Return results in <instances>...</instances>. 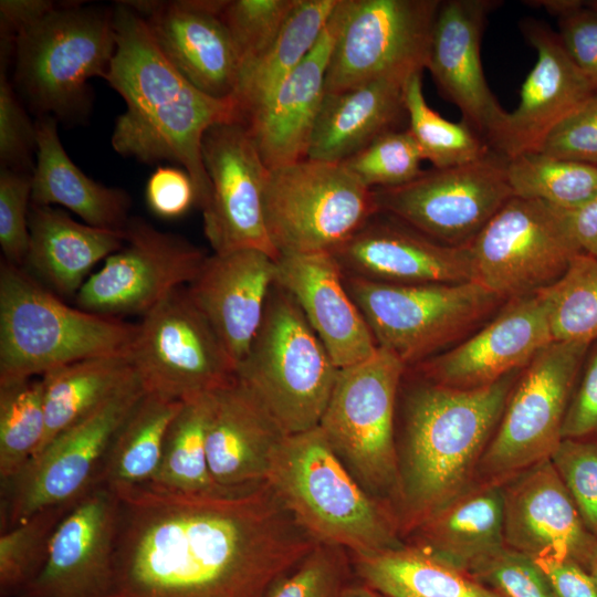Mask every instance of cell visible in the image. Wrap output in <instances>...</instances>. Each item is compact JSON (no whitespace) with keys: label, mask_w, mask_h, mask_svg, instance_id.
<instances>
[{"label":"cell","mask_w":597,"mask_h":597,"mask_svg":"<svg viewBox=\"0 0 597 597\" xmlns=\"http://www.w3.org/2000/svg\"><path fill=\"white\" fill-rule=\"evenodd\" d=\"M112 490L106 597H265L317 544L268 482L220 495Z\"/></svg>","instance_id":"6da1fadb"},{"label":"cell","mask_w":597,"mask_h":597,"mask_svg":"<svg viewBox=\"0 0 597 597\" xmlns=\"http://www.w3.org/2000/svg\"><path fill=\"white\" fill-rule=\"evenodd\" d=\"M504 491V542L533 558H567L590 573L597 537L589 532L551 459L513 475Z\"/></svg>","instance_id":"44dd1931"},{"label":"cell","mask_w":597,"mask_h":597,"mask_svg":"<svg viewBox=\"0 0 597 597\" xmlns=\"http://www.w3.org/2000/svg\"><path fill=\"white\" fill-rule=\"evenodd\" d=\"M116 52L105 78L126 108L115 123L114 150L140 163L182 166L195 185L197 206L210 184L201 144L213 125L239 122L235 101L212 97L184 77L165 57L143 18L126 2L113 8Z\"/></svg>","instance_id":"7a4b0ae2"},{"label":"cell","mask_w":597,"mask_h":597,"mask_svg":"<svg viewBox=\"0 0 597 597\" xmlns=\"http://www.w3.org/2000/svg\"><path fill=\"white\" fill-rule=\"evenodd\" d=\"M80 500L40 510L23 522L1 532V597H19L38 576L46 561L57 526Z\"/></svg>","instance_id":"7bdbcfd3"},{"label":"cell","mask_w":597,"mask_h":597,"mask_svg":"<svg viewBox=\"0 0 597 597\" xmlns=\"http://www.w3.org/2000/svg\"><path fill=\"white\" fill-rule=\"evenodd\" d=\"M266 482L317 543L350 555L404 545L395 513L359 484L318 426L284 438Z\"/></svg>","instance_id":"277c9868"},{"label":"cell","mask_w":597,"mask_h":597,"mask_svg":"<svg viewBox=\"0 0 597 597\" xmlns=\"http://www.w3.org/2000/svg\"><path fill=\"white\" fill-rule=\"evenodd\" d=\"M475 281L502 301L555 283L580 253L559 208L513 196L469 244Z\"/></svg>","instance_id":"9a60e30c"},{"label":"cell","mask_w":597,"mask_h":597,"mask_svg":"<svg viewBox=\"0 0 597 597\" xmlns=\"http://www.w3.org/2000/svg\"><path fill=\"white\" fill-rule=\"evenodd\" d=\"M210 394L182 401L168 427L160 464L149 484L186 494L238 493L220 488L210 473L206 447Z\"/></svg>","instance_id":"74e56055"},{"label":"cell","mask_w":597,"mask_h":597,"mask_svg":"<svg viewBox=\"0 0 597 597\" xmlns=\"http://www.w3.org/2000/svg\"><path fill=\"white\" fill-rule=\"evenodd\" d=\"M45 432L41 377L0 385V479L18 474L35 455Z\"/></svg>","instance_id":"b9f144b4"},{"label":"cell","mask_w":597,"mask_h":597,"mask_svg":"<svg viewBox=\"0 0 597 597\" xmlns=\"http://www.w3.org/2000/svg\"><path fill=\"white\" fill-rule=\"evenodd\" d=\"M343 597H381L378 593L356 580L353 582L345 590Z\"/></svg>","instance_id":"94428289"},{"label":"cell","mask_w":597,"mask_h":597,"mask_svg":"<svg viewBox=\"0 0 597 597\" xmlns=\"http://www.w3.org/2000/svg\"><path fill=\"white\" fill-rule=\"evenodd\" d=\"M425 160L411 133L388 132L342 161L369 189L392 188L410 182L423 170Z\"/></svg>","instance_id":"ee69618b"},{"label":"cell","mask_w":597,"mask_h":597,"mask_svg":"<svg viewBox=\"0 0 597 597\" xmlns=\"http://www.w3.org/2000/svg\"><path fill=\"white\" fill-rule=\"evenodd\" d=\"M339 0H298L270 46L242 69L233 95L239 122L259 106L312 51Z\"/></svg>","instance_id":"d590c367"},{"label":"cell","mask_w":597,"mask_h":597,"mask_svg":"<svg viewBox=\"0 0 597 597\" xmlns=\"http://www.w3.org/2000/svg\"><path fill=\"white\" fill-rule=\"evenodd\" d=\"M406 82L378 80L326 93L307 158L342 163L379 136L396 130L402 116H407L404 101Z\"/></svg>","instance_id":"4dcf8cb0"},{"label":"cell","mask_w":597,"mask_h":597,"mask_svg":"<svg viewBox=\"0 0 597 597\" xmlns=\"http://www.w3.org/2000/svg\"><path fill=\"white\" fill-rule=\"evenodd\" d=\"M138 324L71 307L24 268L0 263V385L128 353Z\"/></svg>","instance_id":"5b68a950"},{"label":"cell","mask_w":597,"mask_h":597,"mask_svg":"<svg viewBox=\"0 0 597 597\" xmlns=\"http://www.w3.org/2000/svg\"><path fill=\"white\" fill-rule=\"evenodd\" d=\"M276 280V259L256 249L208 255L187 291L235 365L262 323Z\"/></svg>","instance_id":"4316f807"},{"label":"cell","mask_w":597,"mask_h":597,"mask_svg":"<svg viewBox=\"0 0 597 597\" xmlns=\"http://www.w3.org/2000/svg\"><path fill=\"white\" fill-rule=\"evenodd\" d=\"M331 254L344 274L390 284L475 281L469 245L438 242L402 221L375 213Z\"/></svg>","instance_id":"7402d4cb"},{"label":"cell","mask_w":597,"mask_h":597,"mask_svg":"<svg viewBox=\"0 0 597 597\" xmlns=\"http://www.w3.org/2000/svg\"><path fill=\"white\" fill-rule=\"evenodd\" d=\"M210 190L201 207L203 231L213 253L261 250L279 258L270 241L264 192L270 169L241 122L210 127L201 144Z\"/></svg>","instance_id":"ac0fdd59"},{"label":"cell","mask_w":597,"mask_h":597,"mask_svg":"<svg viewBox=\"0 0 597 597\" xmlns=\"http://www.w3.org/2000/svg\"><path fill=\"white\" fill-rule=\"evenodd\" d=\"M589 574L593 577V579H594V582H595V584L597 586V559H596V562H595V564H594V566H593Z\"/></svg>","instance_id":"6125c7cd"},{"label":"cell","mask_w":597,"mask_h":597,"mask_svg":"<svg viewBox=\"0 0 597 597\" xmlns=\"http://www.w3.org/2000/svg\"><path fill=\"white\" fill-rule=\"evenodd\" d=\"M29 233L25 270L62 296H76L92 268L125 241L124 231L80 223L60 208L33 203Z\"/></svg>","instance_id":"f546056e"},{"label":"cell","mask_w":597,"mask_h":597,"mask_svg":"<svg viewBox=\"0 0 597 597\" xmlns=\"http://www.w3.org/2000/svg\"><path fill=\"white\" fill-rule=\"evenodd\" d=\"M31 203L71 210L88 226L124 231L130 217L127 191L87 177L69 157L57 133V121L39 117Z\"/></svg>","instance_id":"1f68e13d"},{"label":"cell","mask_w":597,"mask_h":597,"mask_svg":"<svg viewBox=\"0 0 597 597\" xmlns=\"http://www.w3.org/2000/svg\"><path fill=\"white\" fill-rule=\"evenodd\" d=\"M559 210L579 251L597 258V198L576 209Z\"/></svg>","instance_id":"680465c9"},{"label":"cell","mask_w":597,"mask_h":597,"mask_svg":"<svg viewBox=\"0 0 597 597\" xmlns=\"http://www.w3.org/2000/svg\"><path fill=\"white\" fill-rule=\"evenodd\" d=\"M493 0L441 1L427 70L440 92L462 113L463 122L488 145L501 128L504 111L490 90L481 63V39Z\"/></svg>","instance_id":"603a6c76"},{"label":"cell","mask_w":597,"mask_h":597,"mask_svg":"<svg viewBox=\"0 0 597 597\" xmlns=\"http://www.w3.org/2000/svg\"><path fill=\"white\" fill-rule=\"evenodd\" d=\"M585 1L579 0H547L537 1V6L544 7L551 14L563 17L566 13L579 8Z\"/></svg>","instance_id":"91938a15"},{"label":"cell","mask_w":597,"mask_h":597,"mask_svg":"<svg viewBox=\"0 0 597 597\" xmlns=\"http://www.w3.org/2000/svg\"><path fill=\"white\" fill-rule=\"evenodd\" d=\"M563 439H597V339L587 349L562 428Z\"/></svg>","instance_id":"f5cc1de1"},{"label":"cell","mask_w":597,"mask_h":597,"mask_svg":"<svg viewBox=\"0 0 597 597\" xmlns=\"http://www.w3.org/2000/svg\"><path fill=\"white\" fill-rule=\"evenodd\" d=\"M343 14L344 0H339L312 51L269 97L241 119L269 169L307 158Z\"/></svg>","instance_id":"484cf974"},{"label":"cell","mask_w":597,"mask_h":597,"mask_svg":"<svg viewBox=\"0 0 597 597\" xmlns=\"http://www.w3.org/2000/svg\"><path fill=\"white\" fill-rule=\"evenodd\" d=\"M522 29L537 60L522 85L517 107L506 113L489 144L506 159L540 151L552 130L597 92L568 56L556 32L537 21H526Z\"/></svg>","instance_id":"cb8c5ba5"},{"label":"cell","mask_w":597,"mask_h":597,"mask_svg":"<svg viewBox=\"0 0 597 597\" xmlns=\"http://www.w3.org/2000/svg\"><path fill=\"white\" fill-rule=\"evenodd\" d=\"M286 436L237 378L210 394L207 458L220 488L239 492L266 482L274 453Z\"/></svg>","instance_id":"f1b7e54d"},{"label":"cell","mask_w":597,"mask_h":597,"mask_svg":"<svg viewBox=\"0 0 597 597\" xmlns=\"http://www.w3.org/2000/svg\"><path fill=\"white\" fill-rule=\"evenodd\" d=\"M182 401L145 392L118 429L100 476L111 489L153 482L165 437Z\"/></svg>","instance_id":"8d00e7d4"},{"label":"cell","mask_w":597,"mask_h":597,"mask_svg":"<svg viewBox=\"0 0 597 597\" xmlns=\"http://www.w3.org/2000/svg\"><path fill=\"white\" fill-rule=\"evenodd\" d=\"M145 198L149 210L163 219L179 218L197 203L188 172L170 166H159L149 176Z\"/></svg>","instance_id":"db71d44e"},{"label":"cell","mask_w":597,"mask_h":597,"mask_svg":"<svg viewBox=\"0 0 597 597\" xmlns=\"http://www.w3.org/2000/svg\"><path fill=\"white\" fill-rule=\"evenodd\" d=\"M440 0H344L326 93L368 82H406L427 69Z\"/></svg>","instance_id":"4fadbf2b"},{"label":"cell","mask_w":597,"mask_h":597,"mask_svg":"<svg viewBox=\"0 0 597 597\" xmlns=\"http://www.w3.org/2000/svg\"><path fill=\"white\" fill-rule=\"evenodd\" d=\"M348 551L317 543L287 574L281 577L265 597H343L353 580Z\"/></svg>","instance_id":"f6af8a7d"},{"label":"cell","mask_w":597,"mask_h":597,"mask_svg":"<svg viewBox=\"0 0 597 597\" xmlns=\"http://www.w3.org/2000/svg\"><path fill=\"white\" fill-rule=\"evenodd\" d=\"M378 347L416 366L464 336L504 303L478 281L390 284L344 274Z\"/></svg>","instance_id":"9c48e42d"},{"label":"cell","mask_w":597,"mask_h":597,"mask_svg":"<svg viewBox=\"0 0 597 597\" xmlns=\"http://www.w3.org/2000/svg\"><path fill=\"white\" fill-rule=\"evenodd\" d=\"M558 38L576 66L597 86V10L586 1L558 18Z\"/></svg>","instance_id":"11a10c76"},{"label":"cell","mask_w":597,"mask_h":597,"mask_svg":"<svg viewBox=\"0 0 597 597\" xmlns=\"http://www.w3.org/2000/svg\"><path fill=\"white\" fill-rule=\"evenodd\" d=\"M549 459L584 524L597 537V439H562Z\"/></svg>","instance_id":"7dc6e473"},{"label":"cell","mask_w":597,"mask_h":597,"mask_svg":"<svg viewBox=\"0 0 597 597\" xmlns=\"http://www.w3.org/2000/svg\"><path fill=\"white\" fill-rule=\"evenodd\" d=\"M586 4L597 10V0L586 1Z\"/></svg>","instance_id":"be15d7a7"},{"label":"cell","mask_w":597,"mask_h":597,"mask_svg":"<svg viewBox=\"0 0 597 597\" xmlns=\"http://www.w3.org/2000/svg\"><path fill=\"white\" fill-rule=\"evenodd\" d=\"M589 345L553 341L523 368L478 467L489 481L551 458Z\"/></svg>","instance_id":"7c38bea8"},{"label":"cell","mask_w":597,"mask_h":597,"mask_svg":"<svg viewBox=\"0 0 597 597\" xmlns=\"http://www.w3.org/2000/svg\"><path fill=\"white\" fill-rule=\"evenodd\" d=\"M56 7V2L50 0H1V46L12 48L13 39L20 31L40 21Z\"/></svg>","instance_id":"6f0895ef"},{"label":"cell","mask_w":597,"mask_h":597,"mask_svg":"<svg viewBox=\"0 0 597 597\" xmlns=\"http://www.w3.org/2000/svg\"><path fill=\"white\" fill-rule=\"evenodd\" d=\"M297 1H224L221 15L238 49L241 71L270 46Z\"/></svg>","instance_id":"bcb514c9"},{"label":"cell","mask_w":597,"mask_h":597,"mask_svg":"<svg viewBox=\"0 0 597 597\" xmlns=\"http://www.w3.org/2000/svg\"><path fill=\"white\" fill-rule=\"evenodd\" d=\"M32 174L0 170V247L4 260L24 266L29 249Z\"/></svg>","instance_id":"681fc988"},{"label":"cell","mask_w":597,"mask_h":597,"mask_svg":"<svg viewBox=\"0 0 597 597\" xmlns=\"http://www.w3.org/2000/svg\"><path fill=\"white\" fill-rule=\"evenodd\" d=\"M537 293L554 342L591 344L597 339V258L576 254L563 275Z\"/></svg>","instance_id":"60d3db41"},{"label":"cell","mask_w":597,"mask_h":597,"mask_svg":"<svg viewBox=\"0 0 597 597\" xmlns=\"http://www.w3.org/2000/svg\"><path fill=\"white\" fill-rule=\"evenodd\" d=\"M406 368L378 347L367 359L338 369L318 425L353 476L385 505H397L399 498L395 405Z\"/></svg>","instance_id":"ba28073f"},{"label":"cell","mask_w":597,"mask_h":597,"mask_svg":"<svg viewBox=\"0 0 597 597\" xmlns=\"http://www.w3.org/2000/svg\"><path fill=\"white\" fill-rule=\"evenodd\" d=\"M275 282L296 302L338 369L377 350L376 339L331 253L280 255Z\"/></svg>","instance_id":"83f0119b"},{"label":"cell","mask_w":597,"mask_h":597,"mask_svg":"<svg viewBox=\"0 0 597 597\" xmlns=\"http://www.w3.org/2000/svg\"><path fill=\"white\" fill-rule=\"evenodd\" d=\"M36 154V126L7 74L0 73V164L1 168L32 174Z\"/></svg>","instance_id":"f907efd6"},{"label":"cell","mask_w":597,"mask_h":597,"mask_svg":"<svg viewBox=\"0 0 597 597\" xmlns=\"http://www.w3.org/2000/svg\"><path fill=\"white\" fill-rule=\"evenodd\" d=\"M506 161L491 150L464 165L423 170L398 187L373 189L378 212L438 242L469 245L513 197Z\"/></svg>","instance_id":"2e32d148"},{"label":"cell","mask_w":597,"mask_h":597,"mask_svg":"<svg viewBox=\"0 0 597 597\" xmlns=\"http://www.w3.org/2000/svg\"><path fill=\"white\" fill-rule=\"evenodd\" d=\"M415 531L418 546L469 573L505 546L503 482L470 486Z\"/></svg>","instance_id":"d6a6232c"},{"label":"cell","mask_w":597,"mask_h":597,"mask_svg":"<svg viewBox=\"0 0 597 597\" xmlns=\"http://www.w3.org/2000/svg\"><path fill=\"white\" fill-rule=\"evenodd\" d=\"M540 151L597 165V92L552 130Z\"/></svg>","instance_id":"816d5d0a"},{"label":"cell","mask_w":597,"mask_h":597,"mask_svg":"<svg viewBox=\"0 0 597 597\" xmlns=\"http://www.w3.org/2000/svg\"><path fill=\"white\" fill-rule=\"evenodd\" d=\"M123 247L105 259L77 292V307L105 316L145 314L172 291L189 285L207 254L181 235L133 217Z\"/></svg>","instance_id":"e0dca14e"},{"label":"cell","mask_w":597,"mask_h":597,"mask_svg":"<svg viewBox=\"0 0 597 597\" xmlns=\"http://www.w3.org/2000/svg\"><path fill=\"white\" fill-rule=\"evenodd\" d=\"M116 52L113 9L57 4L12 42V85L38 118L80 124L92 109L94 77L106 78Z\"/></svg>","instance_id":"8992f818"},{"label":"cell","mask_w":597,"mask_h":597,"mask_svg":"<svg viewBox=\"0 0 597 597\" xmlns=\"http://www.w3.org/2000/svg\"><path fill=\"white\" fill-rule=\"evenodd\" d=\"M350 558L357 580L381 597H500L468 572L418 545Z\"/></svg>","instance_id":"836d02e7"},{"label":"cell","mask_w":597,"mask_h":597,"mask_svg":"<svg viewBox=\"0 0 597 597\" xmlns=\"http://www.w3.org/2000/svg\"><path fill=\"white\" fill-rule=\"evenodd\" d=\"M337 373L296 302L275 282L237 380L294 434L320 425Z\"/></svg>","instance_id":"52a82bcc"},{"label":"cell","mask_w":597,"mask_h":597,"mask_svg":"<svg viewBox=\"0 0 597 597\" xmlns=\"http://www.w3.org/2000/svg\"><path fill=\"white\" fill-rule=\"evenodd\" d=\"M469 574L500 597H556L534 558L506 545L476 564Z\"/></svg>","instance_id":"c3c4849f"},{"label":"cell","mask_w":597,"mask_h":597,"mask_svg":"<svg viewBox=\"0 0 597 597\" xmlns=\"http://www.w3.org/2000/svg\"><path fill=\"white\" fill-rule=\"evenodd\" d=\"M130 357L145 391L172 400L212 392L235 379L234 363L187 286L143 315Z\"/></svg>","instance_id":"5bb4252c"},{"label":"cell","mask_w":597,"mask_h":597,"mask_svg":"<svg viewBox=\"0 0 597 597\" xmlns=\"http://www.w3.org/2000/svg\"><path fill=\"white\" fill-rule=\"evenodd\" d=\"M513 196L572 210L597 198V165L549 156L521 154L506 161Z\"/></svg>","instance_id":"f35d334b"},{"label":"cell","mask_w":597,"mask_h":597,"mask_svg":"<svg viewBox=\"0 0 597 597\" xmlns=\"http://www.w3.org/2000/svg\"><path fill=\"white\" fill-rule=\"evenodd\" d=\"M408 130L419 146L422 157L433 168L464 165L485 156L492 149L467 123H452L427 103L421 73L409 77L404 88Z\"/></svg>","instance_id":"ab89813d"},{"label":"cell","mask_w":597,"mask_h":597,"mask_svg":"<svg viewBox=\"0 0 597 597\" xmlns=\"http://www.w3.org/2000/svg\"><path fill=\"white\" fill-rule=\"evenodd\" d=\"M116 506L106 485L86 493L57 526L42 569L19 597H106Z\"/></svg>","instance_id":"d4e9b609"},{"label":"cell","mask_w":597,"mask_h":597,"mask_svg":"<svg viewBox=\"0 0 597 597\" xmlns=\"http://www.w3.org/2000/svg\"><path fill=\"white\" fill-rule=\"evenodd\" d=\"M377 212L373 189L343 163L306 158L269 171L264 214L279 256L331 253Z\"/></svg>","instance_id":"30bf717a"},{"label":"cell","mask_w":597,"mask_h":597,"mask_svg":"<svg viewBox=\"0 0 597 597\" xmlns=\"http://www.w3.org/2000/svg\"><path fill=\"white\" fill-rule=\"evenodd\" d=\"M145 392L136 375L54 437L18 474L1 481V532L40 510L75 502L98 486L115 436Z\"/></svg>","instance_id":"8fae6325"},{"label":"cell","mask_w":597,"mask_h":597,"mask_svg":"<svg viewBox=\"0 0 597 597\" xmlns=\"http://www.w3.org/2000/svg\"><path fill=\"white\" fill-rule=\"evenodd\" d=\"M546 575L556 597H597L590 574L575 562L555 556L534 558Z\"/></svg>","instance_id":"9f6ffc18"},{"label":"cell","mask_w":597,"mask_h":597,"mask_svg":"<svg viewBox=\"0 0 597 597\" xmlns=\"http://www.w3.org/2000/svg\"><path fill=\"white\" fill-rule=\"evenodd\" d=\"M552 342L545 304L535 293L505 301L473 335L413 367L439 385L481 388L523 370Z\"/></svg>","instance_id":"d6986e66"},{"label":"cell","mask_w":597,"mask_h":597,"mask_svg":"<svg viewBox=\"0 0 597 597\" xmlns=\"http://www.w3.org/2000/svg\"><path fill=\"white\" fill-rule=\"evenodd\" d=\"M520 371L473 389L423 378L408 394L398 450L402 527L415 530L471 486Z\"/></svg>","instance_id":"3957f363"},{"label":"cell","mask_w":597,"mask_h":597,"mask_svg":"<svg viewBox=\"0 0 597 597\" xmlns=\"http://www.w3.org/2000/svg\"><path fill=\"white\" fill-rule=\"evenodd\" d=\"M145 21L170 64L216 98L233 97L241 60L223 21L224 1H126Z\"/></svg>","instance_id":"ffe728a7"},{"label":"cell","mask_w":597,"mask_h":597,"mask_svg":"<svg viewBox=\"0 0 597 597\" xmlns=\"http://www.w3.org/2000/svg\"><path fill=\"white\" fill-rule=\"evenodd\" d=\"M135 376L130 352L77 360L41 376L45 432L38 452L59 433L98 408Z\"/></svg>","instance_id":"e575fe53"}]
</instances>
